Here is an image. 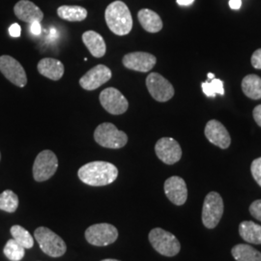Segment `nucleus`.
I'll return each mask as SVG.
<instances>
[{
    "instance_id": "14",
    "label": "nucleus",
    "mask_w": 261,
    "mask_h": 261,
    "mask_svg": "<svg viewBox=\"0 0 261 261\" xmlns=\"http://www.w3.org/2000/svg\"><path fill=\"white\" fill-rule=\"evenodd\" d=\"M122 62L123 65L130 70L141 73H147L151 71L156 64L157 58L148 53L136 51L124 56Z\"/></svg>"
},
{
    "instance_id": "25",
    "label": "nucleus",
    "mask_w": 261,
    "mask_h": 261,
    "mask_svg": "<svg viewBox=\"0 0 261 261\" xmlns=\"http://www.w3.org/2000/svg\"><path fill=\"white\" fill-rule=\"evenodd\" d=\"M19 207V197L11 190L0 194V210L7 213H14Z\"/></svg>"
},
{
    "instance_id": "32",
    "label": "nucleus",
    "mask_w": 261,
    "mask_h": 261,
    "mask_svg": "<svg viewBox=\"0 0 261 261\" xmlns=\"http://www.w3.org/2000/svg\"><path fill=\"white\" fill-rule=\"evenodd\" d=\"M10 35L12 37H19L20 36V32H21V29L18 23H13L9 28Z\"/></svg>"
},
{
    "instance_id": "1",
    "label": "nucleus",
    "mask_w": 261,
    "mask_h": 261,
    "mask_svg": "<svg viewBox=\"0 0 261 261\" xmlns=\"http://www.w3.org/2000/svg\"><path fill=\"white\" fill-rule=\"evenodd\" d=\"M79 178L84 184L93 187L112 184L118 176V169L108 162L96 161L83 166L77 172Z\"/></svg>"
},
{
    "instance_id": "24",
    "label": "nucleus",
    "mask_w": 261,
    "mask_h": 261,
    "mask_svg": "<svg viewBox=\"0 0 261 261\" xmlns=\"http://www.w3.org/2000/svg\"><path fill=\"white\" fill-rule=\"evenodd\" d=\"M57 15L68 21H83L87 17V11L82 6L63 5L57 9Z\"/></svg>"
},
{
    "instance_id": "10",
    "label": "nucleus",
    "mask_w": 261,
    "mask_h": 261,
    "mask_svg": "<svg viewBox=\"0 0 261 261\" xmlns=\"http://www.w3.org/2000/svg\"><path fill=\"white\" fill-rule=\"evenodd\" d=\"M0 72L9 82L19 87H24L28 84V76L23 67L12 56H0Z\"/></svg>"
},
{
    "instance_id": "37",
    "label": "nucleus",
    "mask_w": 261,
    "mask_h": 261,
    "mask_svg": "<svg viewBox=\"0 0 261 261\" xmlns=\"http://www.w3.org/2000/svg\"><path fill=\"white\" fill-rule=\"evenodd\" d=\"M208 79H210V80H213V79H215L214 75H213L212 73H209V74H208Z\"/></svg>"
},
{
    "instance_id": "27",
    "label": "nucleus",
    "mask_w": 261,
    "mask_h": 261,
    "mask_svg": "<svg viewBox=\"0 0 261 261\" xmlns=\"http://www.w3.org/2000/svg\"><path fill=\"white\" fill-rule=\"evenodd\" d=\"M3 252L9 260L19 261L24 257L25 249L22 246H20L16 240L10 239L6 244Z\"/></svg>"
},
{
    "instance_id": "26",
    "label": "nucleus",
    "mask_w": 261,
    "mask_h": 261,
    "mask_svg": "<svg viewBox=\"0 0 261 261\" xmlns=\"http://www.w3.org/2000/svg\"><path fill=\"white\" fill-rule=\"evenodd\" d=\"M11 234L13 239L16 240L24 249H31L33 247L34 239L24 227L20 225H14L11 227Z\"/></svg>"
},
{
    "instance_id": "18",
    "label": "nucleus",
    "mask_w": 261,
    "mask_h": 261,
    "mask_svg": "<svg viewBox=\"0 0 261 261\" xmlns=\"http://www.w3.org/2000/svg\"><path fill=\"white\" fill-rule=\"evenodd\" d=\"M38 72L53 81H58L64 75V65L56 58H43L38 63Z\"/></svg>"
},
{
    "instance_id": "33",
    "label": "nucleus",
    "mask_w": 261,
    "mask_h": 261,
    "mask_svg": "<svg viewBox=\"0 0 261 261\" xmlns=\"http://www.w3.org/2000/svg\"><path fill=\"white\" fill-rule=\"evenodd\" d=\"M30 31L33 35H40L42 32V28L40 24V21H34L30 23Z\"/></svg>"
},
{
    "instance_id": "8",
    "label": "nucleus",
    "mask_w": 261,
    "mask_h": 261,
    "mask_svg": "<svg viewBox=\"0 0 261 261\" xmlns=\"http://www.w3.org/2000/svg\"><path fill=\"white\" fill-rule=\"evenodd\" d=\"M118 238L117 228L111 224H97L89 226L85 230L87 242L97 247L109 246Z\"/></svg>"
},
{
    "instance_id": "22",
    "label": "nucleus",
    "mask_w": 261,
    "mask_h": 261,
    "mask_svg": "<svg viewBox=\"0 0 261 261\" xmlns=\"http://www.w3.org/2000/svg\"><path fill=\"white\" fill-rule=\"evenodd\" d=\"M231 253L236 261H261V252L246 244L234 246Z\"/></svg>"
},
{
    "instance_id": "19",
    "label": "nucleus",
    "mask_w": 261,
    "mask_h": 261,
    "mask_svg": "<svg viewBox=\"0 0 261 261\" xmlns=\"http://www.w3.org/2000/svg\"><path fill=\"white\" fill-rule=\"evenodd\" d=\"M83 41L94 57L101 58L106 55L107 45L103 38L99 33L92 30L86 31L83 34Z\"/></svg>"
},
{
    "instance_id": "29",
    "label": "nucleus",
    "mask_w": 261,
    "mask_h": 261,
    "mask_svg": "<svg viewBox=\"0 0 261 261\" xmlns=\"http://www.w3.org/2000/svg\"><path fill=\"white\" fill-rule=\"evenodd\" d=\"M251 171L253 179L256 181V183L261 187V157L255 159L252 163Z\"/></svg>"
},
{
    "instance_id": "13",
    "label": "nucleus",
    "mask_w": 261,
    "mask_h": 261,
    "mask_svg": "<svg viewBox=\"0 0 261 261\" xmlns=\"http://www.w3.org/2000/svg\"><path fill=\"white\" fill-rule=\"evenodd\" d=\"M112 76V70L107 66L100 64L95 66L84 76H82L80 80V84L85 90L92 91L108 83Z\"/></svg>"
},
{
    "instance_id": "34",
    "label": "nucleus",
    "mask_w": 261,
    "mask_h": 261,
    "mask_svg": "<svg viewBox=\"0 0 261 261\" xmlns=\"http://www.w3.org/2000/svg\"><path fill=\"white\" fill-rule=\"evenodd\" d=\"M252 115H253V119L256 122V124L261 127V105L257 106L253 112H252Z\"/></svg>"
},
{
    "instance_id": "5",
    "label": "nucleus",
    "mask_w": 261,
    "mask_h": 261,
    "mask_svg": "<svg viewBox=\"0 0 261 261\" xmlns=\"http://www.w3.org/2000/svg\"><path fill=\"white\" fill-rule=\"evenodd\" d=\"M148 238L152 247L162 255L174 256L180 252L181 245L177 238L163 228H153Z\"/></svg>"
},
{
    "instance_id": "16",
    "label": "nucleus",
    "mask_w": 261,
    "mask_h": 261,
    "mask_svg": "<svg viewBox=\"0 0 261 261\" xmlns=\"http://www.w3.org/2000/svg\"><path fill=\"white\" fill-rule=\"evenodd\" d=\"M165 194L175 205H183L188 198V189L183 178L171 176L165 182Z\"/></svg>"
},
{
    "instance_id": "21",
    "label": "nucleus",
    "mask_w": 261,
    "mask_h": 261,
    "mask_svg": "<svg viewBox=\"0 0 261 261\" xmlns=\"http://www.w3.org/2000/svg\"><path fill=\"white\" fill-rule=\"evenodd\" d=\"M239 234L246 242L260 245L261 225L252 221H244L239 225Z\"/></svg>"
},
{
    "instance_id": "30",
    "label": "nucleus",
    "mask_w": 261,
    "mask_h": 261,
    "mask_svg": "<svg viewBox=\"0 0 261 261\" xmlns=\"http://www.w3.org/2000/svg\"><path fill=\"white\" fill-rule=\"evenodd\" d=\"M250 213L253 218L261 222V199L253 201L250 206Z\"/></svg>"
},
{
    "instance_id": "20",
    "label": "nucleus",
    "mask_w": 261,
    "mask_h": 261,
    "mask_svg": "<svg viewBox=\"0 0 261 261\" xmlns=\"http://www.w3.org/2000/svg\"><path fill=\"white\" fill-rule=\"evenodd\" d=\"M138 18L144 30L150 33H157L163 28V21L158 14L149 9H141Z\"/></svg>"
},
{
    "instance_id": "12",
    "label": "nucleus",
    "mask_w": 261,
    "mask_h": 261,
    "mask_svg": "<svg viewBox=\"0 0 261 261\" xmlns=\"http://www.w3.org/2000/svg\"><path fill=\"white\" fill-rule=\"evenodd\" d=\"M156 155L163 163L174 165L182 157V149L176 140L172 138H162L155 145Z\"/></svg>"
},
{
    "instance_id": "15",
    "label": "nucleus",
    "mask_w": 261,
    "mask_h": 261,
    "mask_svg": "<svg viewBox=\"0 0 261 261\" xmlns=\"http://www.w3.org/2000/svg\"><path fill=\"white\" fill-rule=\"evenodd\" d=\"M205 137L212 144L216 146L226 149L231 143V138L229 133L225 129L224 125L218 120H210L206 124Z\"/></svg>"
},
{
    "instance_id": "35",
    "label": "nucleus",
    "mask_w": 261,
    "mask_h": 261,
    "mask_svg": "<svg viewBox=\"0 0 261 261\" xmlns=\"http://www.w3.org/2000/svg\"><path fill=\"white\" fill-rule=\"evenodd\" d=\"M241 5H242V0H230V1H229V7H230L231 9H240Z\"/></svg>"
},
{
    "instance_id": "23",
    "label": "nucleus",
    "mask_w": 261,
    "mask_h": 261,
    "mask_svg": "<svg viewBox=\"0 0 261 261\" xmlns=\"http://www.w3.org/2000/svg\"><path fill=\"white\" fill-rule=\"evenodd\" d=\"M242 90L251 99H261V77L256 75H246L242 81Z\"/></svg>"
},
{
    "instance_id": "3",
    "label": "nucleus",
    "mask_w": 261,
    "mask_h": 261,
    "mask_svg": "<svg viewBox=\"0 0 261 261\" xmlns=\"http://www.w3.org/2000/svg\"><path fill=\"white\" fill-rule=\"evenodd\" d=\"M94 140L105 148L120 149L128 142V136L112 123H102L94 132Z\"/></svg>"
},
{
    "instance_id": "7",
    "label": "nucleus",
    "mask_w": 261,
    "mask_h": 261,
    "mask_svg": "<svg viewBox=\"0 0 261 261\" xmlns=\"http://www.w3.org/2000/svg\"><path fill=\"white\" fill-rule=\"evenodd\" d=\"M58 168V159L50 150H44L38 154L33 165V177L37 182L47 181L55 175Z\"/></svg>"
},
{
    "instance_id": "9",
    "label": "nucleus",
    "mask_w": 261,
    "mask_h": 261,
    "mask_svg": "<svg viewBox=\"0 0 261 261\" xmlns=\"http://www.w3.org/2000/svg\"><path fill=\"white\" fill-rule=\"evenodd\" d=\"M146 86L153 99L161 103L168 102L174 96L172 84L158 73H151L148 75L146 77Z\"/></svg>"
},
{
    "instance_id": "11",
    "label": "nucleus",
    "mask_w": 261,
    "mask_h": 261,
    "mask_svg": "<svg viewBox=\"0 0 261 261\" xmlns=\"http://www.w3.org/2000/svg\"><path fill=\"white\" fill-rule=\"evenodd\" d=\"M99 99L103 109L112 115L123 114L129 108L128 100L118 89L113 87H109L103 90Z\"/></svg>"
},
{
    "instance_id": "28",
    "label": "nucleus",
    "mask_w": 261,
    "mask_h": 261,
    "mask_svg": "<svg viewBox=\"0 0 261 261\" xmlns=\"http://www.w3.org/2000/svg\"><path fill=\"white\" fill-rule=\"evenodd\" d=\"M202 91L207 97H215L217 94L224 95V83L219 79H213L211 83H203L201 84Z\"/></svg>"
},
{
    "instance_id": "6",
    "label": "nucleus",
    "mask_w": 261,
    "mask_h": 261,
    "mask_svg": "<svg viewBox=\"0 0 261 261\" xmlns=\"http://www.w3.org/2000/svg\"><path fill=\"white\" fill-rule=\"evenodd\" d=\"M224 214V201L220 194L211 192L205 196L202 207V223L204 226L215 228Z\"/></svg>"
},
{
    "instance_id": "2",
    "label": "nucleus",
    "mask_w": 261,
    "mask_h": 261,
    "mask_svg": "<svg viewBox=\"0 0 261 261\" xmlns=\"http://www.w3.org/2000/svg\"><path fill=\"white\" fill-rule=\"evenodd\" d=\"M105 19L110 30L118 36L129 34L133 28V18L130 10L120 0L112 2L107 7Z\"/></svg>"
},
{
    "instance_id": "17",
    "label": "nucleus",
    "mask_w": 261,
    "mask_h": 261,
    "mask_svg": "<svg viewBox=\"0 0 261 261\" xmlns=\"http://www.w3.org/2000/svg\"><path fill=\"white\" fill-rule=\"evenodd\" d=\"M14 12L18 19L28 23H32L34 21L41 22L44 18L42 10L29 0L19 1L14 7Z\"/></svg>"
},
{
    "instance_id": "38",
    "label": "nucleus",
    "mask_w": 261,
    "mask_h": 261,
    "mask_svg": "<svg viewBox=\"0 0 261 261\" xmlns=\"http://www.w3.org/2000/svg\"><path fill=\"white\" fill-rule=\"evenodd\" d=\"M101 261H120V260H116V259H111V258H110V259H103V260H101Z\"/></svg>"
},
{
    "instance_id": "31",
    "label": "nucleus",
    "mask_w": 261,
    "mask_h": 261,
    "mask_svg": "<svg viewBox=\"0 0 261 261\" xmlns=\"http://www.w3.org/2000/svg\"><path fill=\"white\" fill-rule=\"evenodd\" d=\"M252 65L255 69L261 70V48L256 49L252 56Z\"/></svg>"
},
{
    "instance_id": "39",
    "label": "nucleus",
    "mask_w": 261,
    "mask_h": 261,
    "mask_svg": "<svg viewBox=\"0 0 261 261\" xmlns=\"http://www.w3.org/2000/svg\"><path fill=\"white\" fill-rule=\"evenodd\" d=\"M0 159H1V154H0Z\"/></svg>"
},
{
    "instance_id": "4",
    "label": "nucleus",
    "mask_w": 261,
    "mask_h": 261,
    "mask_svg": "<svg viewBox=\"0 0 261 261\" xmlns=\"http://www.w3.org/2000/svg\"><path fill=\"white\" fill-rule=\"evenodd\" d=\"M34 236L41 250L51 257L62 256L67 251L65 242L62 238L47 227H38Z\"/></svg>"
},
{
    "instance_id": "36",
    "label": "nucleus",
    "mask_w": 261,
    "mask_h": 261,
    "mask_svg": "<svg viewBox=\"0 0 261 261\" xmlns=\"http://www.w3.org/2000/svg\"><path fill=\"white\" fill-rule=\"evenodd\" d=\"M195 0H177V3L181 6H188L191 5Z\"/></svg>"
}]
</instances>
